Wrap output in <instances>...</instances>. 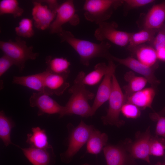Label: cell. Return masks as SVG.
Here are the masks:
<instances>
[{
	"mask_svg": "<svg viewBox=\"0 0 165 165\" xmlns=\"http://www.w3.org/2000/svg\"><path fill=\"white\" fill-rule=\"evenodd\" d=\"M61 42L68 43L78 54L80 62L88 66L90 61L95 57L105 58L108 61L111 55L109 52L111 44L106 41L97 43L76 37L71 31L63 30L57 34Z\"/></svg>",
	"mask_w": 165,
	"mask_h": 165,
	"instance_id": "obj_1",
	"label": "cell"
},
{
	"mask_svg": "<svg viewBox=\"0 0 165 165\" xmlns=\"http://www.w3.org/2000/svg\"><path fill=\"white\" fill-rule=\"evenodd\" d=\"M85 73L81 71L75 79L73 85L68 90L71 94L65 106V115L75 114L83 117H88L94 115L89 101L95 97L94 94L87 90L82 82Z\"/></svg>",
	"mask_w": 165,
	"mask_h": 165,
	"instance_id": "obj_2",
	"label": "cell"
},
{
	"mask_svg": "<svg viewBox=\"0 0 165 165\" xmlns=\"http://www.w3.org/2000/svg\"><path fill=\"white\" fill-rule=\"evenodd\" d=\"M0 48L5 54L14 61L20 72H22L25 63L29 60H35L39 56L38 53L33 52L32 46H28L26 41L17 36L15 40L0 41Z\"/></svg>",
	"mask_w": 165,
	"mask_h": 165,
	"instance_id": "obj_3",
	"label": "cell"
},
{
	"mask_svg": "<svg viewBox=\"0 0 165 165\" xmlns=\"http://www.w3.org/2000/svg\"><path fill=\"white\" fill-rule=\"evenodd\" d=\"M123 4V0H86L83 9L86 20L98 25L109 19L113 11Z\"/></svg>",
	"mask_w": 165,
	"mask_h": 165,
	"instance_id": "obj_4",
	"label": "cell"
},
{
	"mask_svg": "<svg viewBox=\"0 0 165 165\" xmlns=\"http://www.w3.org/2000/svg\"><path fill=\"white\" fill-rule=\"evenodd\" d=\"M112 82L108 108L106 114L102 116L101 119L105 125L120 127L124 123V122L119 119V116L122 108L126 102L125 96L115 74L113 75Z\"/></svg>",
	"mask_w": 165,
	"mask_h": 165,
	"instance_id": "obj_5",
	"label": "cell"
},
{
	"mask_svg": "<svg viewBox=\"0 0 165 165\" xmlns=\"http://www.w3.org/2000/svg\"><path fill=\"white\" fill-rule=\"evenodd\" d=\"M93 126L86 124L81 120L79 124L70 131L67 150L60 154L61 161L69 163L75 155L87 142L93 131Z\"/></svg>",
	"mask_w": 165,
	"mask_h": 165,
	"instance_id": "obj_6",
	"label": "cell"
},
{
	"mask_svg": "<svg viewBox=\"0 0 165 165\" xmlns=\"http://www.w3.org/2000/svg\"><path fill=\"white\" fill-rule=\"evenodd\" d=\"M94 33L96 39L102 42L108 40L121 47L128 45L132 33L119 30L115 22L105 21L98 25Z\"/></svg>",
	"mask_w": 165,
	"mask_h": 165,
	"instance_id": "obj_7",
	"label": "cell"
},
{
	"mask_svg": "<svg viewBox=\"0 0 165 165\" xmlns=\"http://www.w3.org/2000/svg\"><path fill=\"white\" fill-rule=\"evenodd\" d=\"M80 22V18L76 13L74 2L68 0L60 4L57 11L56 17L50 25L49 29L51 34L61 33L63 30L62 26L68 23L76 26Z\"/></svg>",
	"mask_w": 165,
	"mask_h": 165,
	"instance_id": "obj_8",
	"label": "cell"
},
{
	"mask_svg": "<svg viewBox=\"0 0 165 165\" xmlns=\"http://www.w3.org/2000/svg\"><path fill=\"white\" fill-rule=\"evenodd\" d=\"M29 105L32 107L38 109V115L45 114H57L60 117L65 116V106H62L43 92L34 93L29 99Z\"/></svg>",
	"mask_w": 165,
	"mask_h": 165,
	"instance_id": "obj_9",
	"label": "cell"
},
{
	"mask_svg": "<svg viewBox=\"0 0 165 165\" xmlns=\"http://www.w3.org/2000/svg\"><path fill=\"white\" fill-rule=\"evenodd\" d=\"M109 60L117 62L142 75L147 79L148 82L151 85L152 87L156 88L160 82L155 75V71L158 66H147L132 57L120 58L111 55Z\"/></svg>",
	"mask_w": 165,
	"mask_h": 165,
	"instance_id": "obj_10",
	"label": "cell"
},
{
	"mask_svg": "<svg viewBox=\"0 0 165 165\" xmlns=\"http://www.w3.org/2000/svg\"><path fill=\"white\" fill-rule=\"evenodd\" d=\"M108 68L98 89L92 106L94 114L97 110L106 101L108 100L112 87V77L115 74L116 66L113 61H108Z\"/></svg>",
	"mask_w": 165,
	"mask_h": 165,
	"instance_id": "obj_11",
	"label": "cell"
},
{
	"mask_svg": "<svg viewBox=\"0 0 165 165\" xmlns=\"http://www.w3.org/2000/svg\"><path fill=\"white\" fill-rule=\"evenodd\" d=\"M19 148L32 165H54L55 163L56 156L50 145L43 148Z\"/></svg>",
	"mask_w": 165,
	"mask_h": 165,
	"instance_id": "obj_12",
	"label": "cell"
},
{
	"mask_svg": "<svg viewBox=\"0 0 165 165\" xmlns=\"http://www.w3.org/2000/svg\"><path fill=\"white\" fill-rule=\"evenodd\" d=\"M151 138L148 127L128 147L127 150L131 156L150 163V145Z\"/></svg>",
	"mask_w": 165,
	"mask_h": 165,
	"instance_id": "obj_13",
	"label": "cell"
},
{
	"mask_svg": "<svg viewBox=\"0 0 165 165\" xmlns=\"http://www.w3.org/2000/svg\"><path fill=\"white\" fill-rule=\"evenodd\" d=\"M32 14L35 27L39 30L49 28L54 20L57 12L52 11L48 6L43 5L37 0L32 1Z\"/></svg>",
	"mask_w": 165,
	"mask_h": 165,
	"instance_id": "obj_14",
	"label": "cell"
},
{
	"mask_svg": "<svg viewBox=\"0 0 165 165\" xmlns=\"http://www.w3.org/2000/svg\"><path fill=\"white\" fill-rule=\"evenodd\" d=\"M46 71L43 92L49 96L62 95L69 86L67 80L68 76Z\"/></svg>",
	"mask_w": 165,
	"mask_h": 165,
	"instance_id": "obj_15",
	"label": "cell"
},
{
	"mask_svg": "<svg viewBox=\"0 0 165 165\" xmlns=\"http://www.w3.org/2000/svg\"><path fill=\"white\" fill-rule=\"evenodd\" d=\"M165 20V2L153 6L145 16L144 28L158 30Z\"/></svg>",
	"mask_w": 165,
	"mask_h": 165,
	"instance_id": "obj_16",
	"label": "cell"
},
{
	"mask_svg": "<svg viewBox=\"0 0 165 165\" xmlns=\"http://www.w3.org/2000/svg\"><path fill=\"white\" fill-rule=\"evenodd\" d=\"M156 89L152 86L144 88L129 96L125 97V102L133 104L140 109L152 108V103L156 94Z\"/></svg>",
	"mask_w": 165,
	"mask_h": 165,
	"instance_id": "obj_17",
	"label": "cell"
},
{
	"mask_svg": "<svg viewBox=\"0 0 165 165\" xmlns=\"http://www.w3.org/2000/svg\"><path fill=\"white\" fill-rule=\"evenodd\" d=\"M103 150L107 165H126L128 157L122 147L108 145Z\"/></svg>",
	"mask_w": 165,
	"mask_h": 165,
	"instance_id": "obj_18",
	"label": "cell"
},
{
	"mask_svg": "<svg viewBox=\"0 0 165 165\" xmlns=\"http://www.w3.org/2000/svg\"><path fill=\"white\" fill-rule=\"evenodd\" d=\"M46 72L25 76H14L12 82L26 86L38 92H43Z\"/></svg>",
	"mask_w": 165,
	"mask_h": 165,
	"instance_id": "obj_19",
	"label": "cell"
},
{
	"mask_svg": "<svg viewBox=\"0 0 165 165\" xmlns=\"http://www.w3.org/2000/svg\"><path fill=\"white\" fill-rule=\"evenodd\" d=\"M132 52L136 59L145 65L149 67L158 66L156 51L153 47L141 45Z\"/></svg>",
	"mask_w": 165,
	"mask_h": 165,
	"instance_id": "obj_20",
	"label": "cell"
},
{
	"mask_svg": "<svg viewBox=\"0 0 165 165\" xmlns=\"http://www.w3.org/2000/svg\"><path fill=\"white\" fill-rule=\"evenodd\" d=\"M47 67L46 71L50 73L68 76L70 63L63 57H53L48 56L45 59Z\"/></svg>",
	"mask_w": 165,
	"mask_h": 165,
	"instance_id": "obj_21",
	"label": "cell"
},
{
	"mask_svg": "<svg viewBox=\"0 0 165 165\" xmlns=\"http://www.w3.org/2000/svg\"><path fill=\"white\" fill-rule=\"evenodd\" d=\"M124 78L128 82L123 87L125 97L129 96L144 89L148 82L145 78L136 76L132 71L127 72L124 75Z\"/></svg>",
	"mask_w": 165,
	"mask_h": 165,
	"instance_id": "obj_22",
	"label": "cell"
},
{
	"mask_svg": "<svg viewBox=\"0 0 165 165\" xmlns=\"http://www.w3.org/2000/svg\"><path fill=\"white\" fill-rule=\"evenodd\" d=\"M108 140L106 134L94 129L87 142V152L91 154H98L106 146Z\"/></svg>",
	"mask_w": 165,
	"mask_h": 165,
	"instance_id": "obj_23",
	"label": "cell"
},
{
	"mask_svg": "<svg viewBox=\"0 0 165 165\" xmlns=\"http://www.w3.org/2000/svg\"><path fill=\"white\" fill-rule=\"evenodd\" d=\"M158 30L144 28L137 32L132 33L128 48L132 52L145 42H152Z\"/></svg>",
	"mask_w": 165,
	"mask_h": 165,
	"instance_id": "obj_24",
	"label": "cell"
},
{
	"mask_svg": "<svg viewBox=\"0 0 165 165\" xmlns=\"http://www.w3.org/2000/svg\"><path fill=\"white\" fill-rule=\"evenodd\" d=\"M31 133L28 134L26 142L30 147L43 148H46L50 145L46 130L39 127H32Z\"/></svg>",
	"mask_w": 165,
	"mask_h": 165,
	"instance_id": "obj_25",
	"label": "cell"
},
{
	"mask_svg": "<svg viewBox=\"0 0 165 165\" xmlns=\"http://www.w3.org/2000/svg\"><path fill=\"white\" fill-rule=\"evenodd\" d=\"M108 68V65L105 62L97 64L94 69L87 75H83L82 82L85 85L90 86L96 85L101 80L105 75Z\"/></svg>",
	"mask_w": 165,
	"mask_h": 165,
	"instance_id": "obj_26",
	"label": "cell"
},
{
	"mask_svg": "<svg viewBox=\"0 0 165 165\" xmlns=\"http://www.w3.org/2000/svg\"><path fill=\"white\" fill-rule=\"evenodd\" d=\"M14 126V124L11 119L6 115L3 111H1L0 138L6 147L12 144L19 147V146L13 143L11 141V130Z\"/></svg>",
	"mask_w": 165,
	"mask_h": 165,
	"instance_id": "obj_27",
	"label": "cell"
},
{
	"mask_svg": "<svg viewBox=\"0 0 165 165\" xmlns=\"http://www.w3.org/2000/svg\"><path fill=\"white\" fill-rule=\"evenodd\" d=\"M24 10L17 0H2L0 1V15L11 14L16 18L21 16Z\"/></svg>",
	"mask_w": 165,
	"mask_h": 165,
	"instance_id": "obj_28",
	"label": "cell"
},
{
	"mask_svg": "<svg viewBox=\"0 0 165 165\" xmlns=\"http://www.w3.org/2000/svg\"><path fill=\"white\" fill-rule=\"evenodd\" d=\"M33 21L29 18H23L19 23V26L15 28L16 35L18 37L31 38L34 35Z\"/></svg>",
	"mask_w": 165,
	"mask_h": 165,
	"instance_id": "obj_29",
	"label": "cell"
},
{
	"mask_svg": "<svg viewBox=\"0 0 165 165\" xmlns=\"http://www.w3.org/2000/svg\"><path fill=\"white\" fill-rule=\"evenodd\" d=\"M165 142L162 138L152 137L150 145V154L156 157L163 156L165 152Z\"/></svg>",
	"mask_w": 165,
	"mask_h": 165,
	"instance_id": "obj_30",
	"label": "cell"
},
{
	"mask_svg": "<svg viewBox=\"0 0 165 165\" xmlns=\"http://www.w3.org/2000/svg\"><path fill=\"white\" fill-rule=\"evenodd\" d=\"M140 110L134 104L130 103L125 102L122 108L121 112L127 118L136 119L141 115Z\"/></svg>",
	"mask_w": 165,
	"mask_h": 165,
	"instance_id": "obj_31",
	"label": "cell"
},
{
	"mask_svg": "<svg viewBox=\"0 0 165 165\" xmlns=\"http://www.w3.org/2000/svg\"><path fill=\"white\" fill-rule=\"evenodd\" d=\"M151 119L156 121L155 132L156 135L163 138L165 142V116H159L155 112L150 115Z\"/></svg>",
	"mask_w": 165,
	"mask_h": 165,
	"instance_id": "obj_32",
	"label": "cell"
},
{
	"mask_svg": "<svg viewBox=\"0 0 165 165\" xmlns=\"http://www.w3.org/2000/svg\"><path fill=\"white\" fill-rule=\"evenodd\" d=\"M152 42L156 50L165 47V27L163 25L158 30Z\"/></svg>",
	"mask_w": 165,
	"mask_h": 165,
	"instance_id": "obj_33",
	"label": "cell"
},
{
	"mask_svg": "<svg viewBox=\"0 0 165 165\" xmlns=\"http://www.w3.org/2000/svg\"><path fill=\"white\" fill-rule=\"evenodd\" d=\"M13 65H15L13 61L9 56L4 54L0 58V77Z\"/></svg>",
	"mask_w": 165,
	"mask_h": 165,
	"instance_id": "obj_34",
	"label": "cell"
},
{
	"mask_svg": "<svg viewBox=\"0 0 165 165\" xmlns=\"http://www.w3.org/2000/svg\"><path fill=\"white\" fill-rule=\"evenodd\" d=\"M153 0H124L123 4L129 9H134L144 6L154 2Z\"/></svg>",
	"mask_w": 165,
	"mask_h": 165,
	"instance_id": "obj_35",
	"label": "cell"
},
{
	"mask_svg": "<svg viewBox=\"0 0 165 165\" xmlns=\"http://www.w3.org/2000/svg\"><path fill=\"white\" fill-rule=\"evenodd\" d=\"M39 2L46 3L50 9L52 11L56 12L60 4H59L57 1L56 0H37Z\"/></svg>",
	"mask_w": 165,
	"mask_h": 165,
	"instance_id": "obj_36",
	"label": "cell"
},
{
	"mask_svg": "<svg viewBox=\"0 0 165 165\" xmlns=\"http://www.w3.org/2000/svg\"><path fill=\"white\" fill-rule=\"evenodd\" d=\"M158 60L165 61V47L156 50Z\"/></svg>",
	"mask_w": 165,
	"mask_h": 165,
	"instance_id": "obj_37",
	"label": "cell"
},
{
	"mask_svg": "<svg viewBox=\"0 0 165 165\" xmlns=\"http://www.w3.org/2000/svg\"><path fill=\"white\" fill-rule=\"evenodd\" d=\"M156 114L159 116H165V106L160 112H155Z\"/></svg>",
	"mask_w": 165,
	"mask_h": 165,
	"instance_id": "obj_38",
	"label": "cell"
},
{
	"mask_svg": "<svg viewBox=\"0 0 165 165\" xmlns=\"http://www.w3.org/2000/svg\"><path fill=\"white\" fill-rule=\"evenodd\" d=\"M154 165H165V162L162 163L161 162H158Z\"/></svg>",
	"mask_w": 165,
	"mask_h": 165,
	"instance_id": "obj_39",
	"label": "cell"
},
{
	"mask_svg": "<svg viewBox=\"0 0 165 165\" xmlns=\"http://www.w3.org/2000/svg\"><path fill=\"white\" fill-rule=\"evenodd\" d=\"M82 165H89V164H88V163H84Z\"/></svg>",
	"mask_w": 165,
	"mask_h": 165,
	"instance_id": "obj_40",
	"label": "cell"
},
{
	"mask_svg": "<svg viewBox=\"0 0 165 165\" xmlns=\"http://www.w3.org/2000/svg\"></svg>",
	"mask_w": 165,
	"mask_h": 165,
	"instance_id": "obj_41",
	"label": "cell"
}]
</instances>
